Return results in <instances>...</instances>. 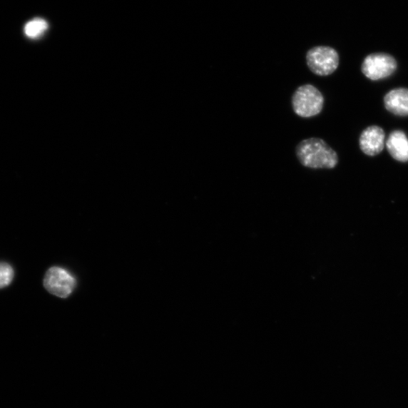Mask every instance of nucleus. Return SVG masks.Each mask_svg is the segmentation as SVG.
Segmentation results:
<instances>
[{
  "label": "nucleus",
  "instance_id": "6",
  "mask_svg": "<svg viewBox=\"0 0 408 408\" xmlns=\"http://www.w3.org/2000/svg\"><path fill=\"white\" fill-rule=\"evenodd\" d=\"M385 137V133L381 127L378 126H369L360 136V148L366 155L376 156L384 148Z\"/></svg>",
  "mask_w": 408,
  "mask_h": 408
},
{
  "label": "nucleus",
  "instance_id": "1",
  "mask_svg": "<svg viewBox=\"0 0 408 408\" xmlns=\"http://www.w3.org/2000/svg\"><path fill=\"white\" fill-rule=\"evenodd\" d=\"M296 154L303 167L311 169H334L339 163L337 153L321 138L302 140Z\"/></svg>",
  "mask_w": 408,
  "mask_h": 408
},
{
  "label": "nucleus",
  "instance_id": "5",
  "mask_svg": "<svg viewBox=\"0 0 408 408\" xmlns=\"http://www.w3.org/2000/svg\"><path fill=\"white\" fill-rule=\"evenodd\" d=\"M44 286L52 295L61 297H68L76 287V279L66 270L53 267L46 274Z\"/></svg>",
  "mask_w": 408,
  "mask_h": 408
},
{
  "label": "nucleus",
  "instance_id": "4",
  "mask_svg": "<svg viewBox=\"0 0 408 408\" xmlns=\"http://www.w3.org/2000/svg\"><path fill=\"white\" fill-rule=\"evenodd\" d=\"M397 69V61L385 53H374L367 56L362 71L369 80L379 81L388 78Z\"/></svg>",
  "mask_w": 408,
  "mask_h": 408
},
{
  "label": "nucleus",
  "instance_id": "2",
  "mask_svg": "<svg viewBox=\"0 0 408 408\" xmlns=\"http://www.w3.org/2000/svg\"><path fill=\"white\" fill-rule=\"evenodd\" d=\"M324 104L322 93L311 84L300 86L292 96L293 111L303 118H312L320 114Z\"/></svg>",
  "mask_w": 408,
  "mask_h": 408
},
{
  "label": "nucleus",
  "instance_id": "9",
  "mask_svg": "<svg viewBox=\"0 0 408 408\" xmlns=\"http://www.w3.org/2000/svg\"><path fill=\"white\" fill-rule=\"evenodd\" d=\"M49 29V24L41 18H36L25 24L24 32L30 39L35 40L41 37Z\"/></svg>",
  "mask_w": 408,
  "mask_h": 408
},
{
  "label": "nucleus",
  "instance_id": "7",
  "mask_svg": "<svg viewBox=\"0 0 408 408\" xmlns=\"http://www.w3.org/2000/svg\"><path fill=\"white\" fill-rule=\"evenodd\" d=\"M386 108L394 116H408V88L393 89L384 98Z\"/></svg>",
  "mask_w": 408,
  "mask_h": 408
},
{
  "label": "nucleus",
  "instance_id": "8",
  "mask_svg": "<svg viewBox=\"0 0 408 408\" xmlns=\"http://www.w3.org/2000/svg\"><path fill=\"white\" fill-rule=\"evenodd\" d=\"M387 147L390 155L400 162L408 161V138L401 131L392 132L387 142Z\"/></svg>",
  "mask_w": 408,
  "mask_h": 408
},
{
  "label": "nucleus",
  "instance_id": "10",
  "mask_svg": "<svg viewBox=\"0 0 408 408\" xmlns=\"http://www.w3.org/2000/svg\"><path fill=\"white\" fill-rule=\"evenodd\" d=\"M14 277V270L7 263H0V288L7 287Z\"/></svg>",
  "mask_w": 408,
  "mask_h": 408
},
{
  "label": "nucleus",
  "instance_id": "3",
  "mask_svg": "<svg viewBox=\"0 0 408 408\" xmlns=\"http://www.w3.org/2000/svg\"><path fill=\"white\" fill-rule=\"evenodd\" d=\"M306 62L313 73L325 76L332 74L338 68L340 56L334 48L318 46L308 51Z\"/></svg>",
  "mask_w": 408,
  "mask_h": 408
}]
</instances>
